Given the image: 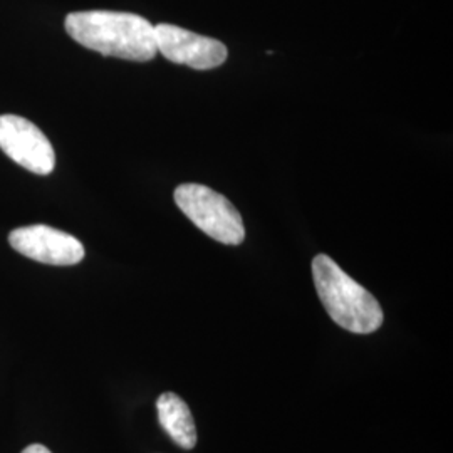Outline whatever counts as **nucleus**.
Listing matches in <instances>:
<instances>
[{
    "label": "nucleus",
    "mask_w": 453,
    "mask_h": 453,
    "mask_svg": "<svg viewBox=\"0 0 453 453\" xmlns=\"http://www.w3.org/2000/svg\"><path fill=\"white\" fill-rule=\"evenodd\" d=\"M65 33L82 48L103 56L146 63L155 59V26L145 17L111 11L73 12L65 17Z\"/></svg>",
    "instance_id": "obj_1"
},
{
    "label": "nucleus",
    "mask_w": 453,
    "mask_h": 453,
    "mask_svg": "<svg viewBox=\"0 0 453 453\" xmlns=\"http://www.w3.org/2000/svg\"><path fill=\"white\" fill-rule=\"evenodd\" d=\"M312 277L324 309L342 329L355 334H372L381 327L385 316L376 297L331 257L326 254L314 257Z\"/></svg>",
    "instance_id": "obj_2"
},
{
    "label": "nucleus",
    "mask_w": 453,
    "mask_h": 453,
    "mask_svg": "<svg viewBox=\"0 0 453 453\" xmlns=\"http://www.w3.org/2000/svg\"><path fill=\"white\" fill-rule=\"evenodd\" d=\"M173 196L180 211L213 241L226 245L243 242L242 217L224 195L213 192L205 185L183 183Z\"/></svg>",
    "instance_id": "obj_3"
},
{
    "label": "nucleus",
    "mask_w": 453,
    "mask_h": 453,
    "mask_svg": "<svg viewBox=\"0 0 453 453\" xmlns=\"http://www.w3.org/2000/svg\"><path fill=\"white\" fill-rule=\"evenodd\" d=\"M0 150L35 175H49L56 166V153L48 136L17 114L0 116Z\"/></svg>",
    "instance_id": "obj_4"
},
{
    "label": "nucleus",
    "mask_w": 453,
    "mask_h": 453,
    "mask_svg": "<svg viewBox=\"0 0 453 453\" xmlns=\"http://www.w3.org/2000/svg\"><path fill=\"white\" fill-rule=\"evenodd\" d=\"M155 42L157 50L168 61L188 65L196 71H209L224 65L228 54L220 41L172 24L155 26Z\"/></svg>",
    "instance_id": "obj_5"
},
{
    "label": "nucleus",
    "mask_w": 453,
    "mask_h": 453,
    "mask_svg": "<svg viewBox=\"0 0 453 453\" xmlns=\"http://www.w3.org/2000/svg\"><path fill=\"white\" fill-rule=\"evenodd\" d=\"M9 243L27 259L48 265H76L86 254L76 237L49 226L16 228L9 235Z\"/></svg>",
    "instance_id": "obj_6"
},
{
    "label": "nucleus",
    "mask_w": 453,
    "mask_h": 453,
    "mask_svg": "<svg viewBox=\"0 0 453 453\" xmlns=\"http://www.w3.org/2000/svg\"><path fill=\"white\" fill-rule=\"evenodd\" d=\"M158 420L163 430L185 450L196 445V428L188 405L175 393H163L157 400Z\"/></svg>",
    "instance_id": "obj_7"
},
{
    "label": "nucleus",
    "mask_w": 453,
    "mask_h": 453,
    "mask_svg": "<svg viewBox=\"0 0 453 453\" xmlns=\"http://www.w3.org/2000/svg\"><path fill=\"white\" fill-rule=\"evenodd\" d=\"M22 453H50L48 447H44V445H39V443H34V445H29L27 449H24Z\"/></svg>",
    "instance_id": "obj_8"
}]
</instances>
